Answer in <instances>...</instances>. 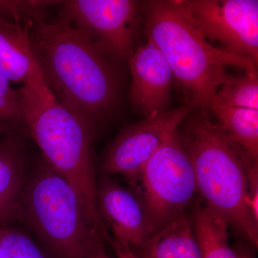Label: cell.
Returning a JSON list of instances; mask_svg holds the SVG:
<instances>
[{
  "mask_svg": "<svg viewBox=\"0 0 258 258\" xmlns=\"http://www.w3.org/2000/svg\"><path fill=\"white\" fill-rule=\"evenodd\" d=\"M25 24L47 87L62 106L96 130L119 101L115 64L63 19Z\"/></svg>",
  "mask_w": 258,
  "mask_h": 258,
  "instance_id": "6da1fadb",
  "label": "cell"
},
{
  "mask_svg": "<svg viewBox=\"0 0 258 258\" xmlns=\"http://www.w3.org/2000/svg\"><path fill=\"white\" fill-rule=\"evenodd\" d=\"M18 91L25 127L47 164L76 191L94 232L108 237L97 201L92 152L96 129L57 102L40 69Z\"/></svg>",
  "mask_w": 258,
  "mask_h": 258,
  "instance_id": "7a4b0ae2",
  "label": "cell"
},
{
  "mask_svg": "<svg viewBox=\"0 0 258 258\" xmlns=\"http://www.w3.org/2000/svg\"><path fill=\"white\" fill-rule=\"evenodd\" d=\"M146 33L170 66L190 103L208 110L234 66L257 72L252 60L212 45L197 28L184 0H152L143 4Z\"/></svg>",
  "mask_w": 258,
  "mask_h": 258,
  "instance_id": "3957f363",
  "label": "cell"
},
{
  "mask_svg": "<svg viewBox=\"0 0 258 258\" xmlns=\"http://www.w3.org/2000/svg\"><path fill=\"white\" fill-rule=\"evenodd\" d=\"M195 108L185 118L180 137L195 171L198 191L207 206L257 247L258 220L249 205L247 171L254 162L210 118Z\"/></svg>",
  "mask_w": 258,
  "mask_h": 258,
  "instance_id": "277c9868",
  "label": "cell"
},
{
  "mask_svg": "<svg viewBox=\"0 0 258 258\" xmlns=\"http://www.w3.org/2000/svg\"><path fill=\"white\" fill-rule=\"evenodd\" d=\"M20 220L57 258H88L91 242L100 237L73 186L48 164L24 186Z\"/></svg>",
  "mask_w": 258,
  "mask_h": 258,
  "instance_id": "5b68a950",
  "label": "cell"
},
{
  "mask_svg": "<svg viewBox=\"0 0 258 258\" xmlns=\"http://www.w3.org/2000/svg\"><path fill=\"white\" fill-rule=\"evenodd\" d=\"M139 181L140 198L156 232L185 213L198 187L192 163L178 129L149 159L133 182Z\"/></svg>",
  "mask_w": 258,
  "mask_h": 258,
  "instance_id": "8992f818",
  "label": "cell"
},
{
  "mask_svg": "<svg viewBox=\"0 0 258 258\" xmlns=\"http://www.w3.org/2000/svg\"><path fill=\"white\" fill-rule=\"evenodd\" d=\"M60 18L81 32L113 64L128 62L134 51L140 3L133 0L60 1Z\"/></svg>",
  "mask_w": 258,
  "mask_h": 258,
  "instance_id": "52a82bcc",
  "label": "cell"
},
{
  "mask_svg": "<svg viewBox=\"0 0 258 258\" xmlns=\"http://www.w3.org/2000/svg\"><path fill=\"white\" fill-rule=\"evenodd\" d=\"M194 23L210 43L257 66V0H184Z\"/></svg>",
  "mask_w": 258,
  "mask_h": 258,
  "instance_id": "ba28073f",
  "label": "cell"
},
{
  "mask_svg": "<svg viewBox=\"0 0 258 258\" xmlns=\"http://www.w3.org/2000/svg\"><path fill=\"white\" fill-rule=\"evenodd\" d=\"M197 108L190 103L147 117L129 125L108 148L103 163L105 174H121L134 181L148 161Z\"/></svg>",
  "mask_w": 258,
  "mask_h": 258,
  "instance_id": "9c48e42d",
  "label": "cell"
},
{
  "mask_svg": "<svg viewBox=\"0 0 258 258\" xmlns=\"http://www.w3.org/2000/svg\"><path fill=\"white\" fill-rule=\"evenodd\" d=\"M127 62L132 79L129 96L134 109L146 118L167 111L175 79L161 51L147 40Z\"/></svg>",
  "mask_w": 258,
  "mask_h": 258,
  "instance_id": "30bf717a",
  "label": "cell"
},
{
  "mask_svg": "<svg viewBox=\"0 0 258 258\" xmlns=\"http://www.w3.org/2000/svg\"><path fill=\"white\" fill-rule=\"evenodd\" d=\"M97 201L114 237L131 246L139 247L156 232L142 199L110 178H103L97 186Z\"/></svg>",
  "mask_w": 258,
  "mask_h": 258,
  "instance_id": "8fae6325",
  "label": "cell"
},
{
  "mask_svg": "<svg viewBox=\"0 0 258 258\" xmlns=\"http://www.w3.org/2000/svg\"><path fill=\"white\" fill-rule=\"evenodd\" d=\"M24 182L23 143L19 133L0 142V228L20 220Z\"/></svg>",
  "mask_w": 258,
  "mask_h": 258,
  "instance_id": "7c38bea8",
  "label": "cell"
},
{
  "mask_svg": "<svg viewBox=\"0 0 258 258\" xmlns=\"http://www.w3.org/2000/svg\"><path fill=\"white\" fill-rule=\"evenodd\" d=\"M39 69L26 24L0 18V73L10 82L25 83Z\"/></svg>",
  "mask_w": 258,
  "mask_h": 258,
  "instance_id": "4fadbf2b",
  "label": "cell"
},
{
  "mask_svg": "<svg viewBox=\"0 0 258 258\" xmlns=\"http://www.w3.org/2000/svg\"><path fill=\"white\" fill-rule=\"evenodd\" d=\"M138 258H202L191 222L183 213L161 227L142 245Z\"/></svg>",
  "mask_w": 258,
  "mask_h": 258,
  "instance_id": "5bb4252c",
  "label": "cell"
},
{
  "mask_svg": "<svg viewBox=\"0 0 258 258\" xmlns=\"http://www.w3.org/2000/svg\"><path fill=\"white\" fill-rule=\"evenodd\" d=\"M209 111L229 138L254 162L258 156V110L213 103Z\"/></svg>",
  "mask_w": 258,
  "mask_h": 258,
  "instance_id": "9a60e30c",
  "label": "cell"
},
{
  "mask_svg": "<svg viewBox=\"0 0 258 258\" xmlns=\"http://www.w3.org/2000/svg\"><path fill=\"white\" fill-rule=\"evenodd\" d=\"M191 223L202 258H237L229 242V224L223 217L205 205L195 209Z\"/></svg>",
  "mask_w": 258,
  "mask_h": 258,
  "instance_id": "2e32d148",
  "label": "cell"
},
{
  "mask_svg": "<svg viewBox=\"0 0 258 258\" xmlns=\"http://www.w3.org/2000/svg\"><path fill=\"white\" fill-rule=\"evenodd\" d=\"M213 103L258 110L257 72L232 76L220 88Z\"/></svg>",
  "mask_w": 258,
  "mask_h": 258,
  "instance_id": "e0dca14e",
  "label": "cell"
},
{
  "mask_svg": "<svg viewBox=\"0 0 258 258\" xmlns=\"http://www.w3.org/2000/svg\"><path fill=\"white\" fill-rule=\"evenodd\" d=\"M25 125L18 90L0 73V133H18L16 128Z\"/></svg>",
  "mask_w": 258,
  "mask_h": 258,
  "instance_id": "ac0fdd59",
  "label": "cell"
},
{
  "mask_svg": "<svg viewBox=\"0 0 258 258\" xmlns=\"http://www.w3.org/2000/svg\"><path fill=\"white\" fill-rule=\"evenodd\" d=\"M60 1H13L0 0V9L15 23L25 25L29 21L43 20L45 11Z\"/></svg>",
  "mask_w": 258,
  "mask_h": 258,
  "instance_id": "d6986e66",
  "label": "cell"
},
{
  "mask_svg": "<svg viewBox=\"0 0 258 258\" xmlns=\"http://www.w3.org/2000/svg\"><path fill=\"white\" fill-rule=\"evenodd\" d=\"M0 244L8 258H45L28 236L10 227L0 228Z\"/></svg>",
  "mask_w": 258,
  "mask_h": 258,
  "instance_id": "ffe728a7",
  "label": "cell"
},
{
  "mask_svg": "<svg viewBox=\"0 0 258 258\" xmlns=\"http://www.w3.org/2000/svg\"><path fill=\"white\" fill-rule=\"evenodd\" d=\"M116 258H138L132 248V246L123 240L115 237L111 240Z\"/></svg>",
  "mask_w": 258,
  "mask_h": 258,
  "instance_id": "44dd1931",
  "label": "cell"
},
{
  "mask_svg": "<svg viewBox=\"0 0 258 258\" xmlns=\"http://www.w3.org/2000/svg\"><path fill=\"white\" fill-rule=\"evenodd\" d=\"M88 258H111L105 250L100 237H96L93 239L88 252Z\"/></svg>",
  "mask_w": 258,
  "mask_h": 258,
  "instance_id": "7402d4cb",
  "label": "cell"
},
{
  "mask_svg": "<svg viewBox=\"0 0 258 258\" xmlns=\"http://www.w3.org/2000/svg\"><path fill=\"white\" fill-rule=\"evenodd\" d=\"M235 251L237 258H254L253 255L249 251L243 248L237 249Z\"/></svg>",
  "mask_w": 258,
  "mask_h": 258,
  "instance_id": "603a6c76",
  "label": "cell"
},
{
  "mask_svg": "<svg viewBox=\"0 0 258 258\" xmlns=\"http://www.w3.org/2000/svg\"><path fill=\"white\" fill-rule=\"evenodd\" d=\"M0 258H8V256L5 253L4 249L2 247L1 244H0Z\"/></svg>",
  "mask_w": 258,
  "mask_h": 258,
  "instance_id": "cb8c5ba5",
  "label": "cell"
},
{
  "mask_svg": "<svg viewBox=\"0 0 258 258\" xmlns=\"http://www.w3.org/2000/svg\"><path fill=\"white\" fill-rule=\"evenodd\" d=\"M3 16H5L4 13H3V12L2 11V10L0 9V18H1V17H3Z\"/></svg>",
  "mask_w": 258,
  "mask_h": 258,
  "instance_id": "d4e9b609",
  "label": "cell"
}]
</instances>
